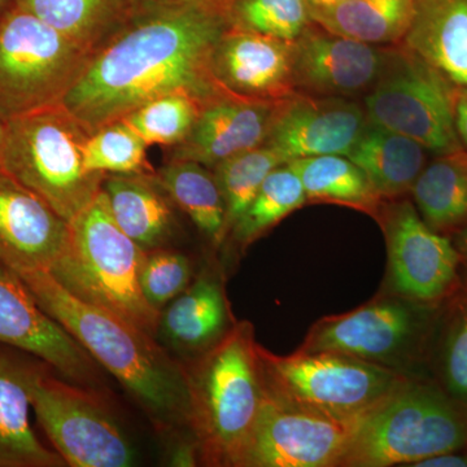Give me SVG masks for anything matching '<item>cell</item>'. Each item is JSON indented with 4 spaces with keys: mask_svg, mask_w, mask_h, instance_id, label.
Segmentation results:
<instances>
[{
    "mask_svg": "<svg viewBox=\"0 0 467 467\" xmlns=\"http://www.w3.org/2000/svg\"><path fill=\"white\" fill-rule=\"evenodd\" d=\"M88 135L61 103L9 119L0 169L70 223L99 195L107 175L85 167Z\"/></svg>",
    "mask_w": 467,
    "mask_h": 467,
    "instance_id": "obj_4",
    "label": "cell"
},
{
    "mask_svg": "<svg viewBox=\"0 0 467 467\" xmlns=\"http://www.w3.org/2000/svg\"><path fill=\"white\" fill-rule=\"evenodd\" d=\"M259 352L264 389L269 400L285 408L334 417L371 413L407 382L408 374L335 352L275 355Z\"/></svg>",
    "mask_w": 467,
    "mask_h": 467,
    "instance_id": "obj_7",
    "label": "cell"
},
{
    "mask_svg": "<svg viewBox=\"0 0 467 467\" xmlns=\"http://www.w3.org/2000/svg\"><path fill=\"white\" fill-rule=\"evenodd\" d=\"M196 275L189 254L173 247L144 252L140 267V285L144 299L161 312L182 294Z\"/></svg>",
    "mask_w": 467,
    "mask_h": 467,
    "instance_id": "obj_36",
    "label": "cell"
},
{
    "mask_svg": "<svg viewBox=\"0 0 467 467\" xmlns=\"http://www.w3.org/2000/svg\"><path fill=\"white\" fill-rule=\"evenodd\" d=\"M306 204V192L299 175L285 162L267 175L225 243L233 244L236 254H244L254 242Z\"/></svg>",
    "mask_w": 467,
    "mask_h": 467,
    "instance_id": "obj_31",
    "label": "cell"
},
{
    "mask_svg": "<svg viewBox=\"0 0 467 467\" xmlns=\"http://www.w3.org/2000/svg\"><path fill=\"white\" fill-rule=\"evenodd\" d=\"M230 29L294 42L312 26L306 0H225Z\"/></svg>",
    "mask_w": 467,
    "mask_h": 467,
    "instance_id": "obj_34",
    "label": "cell"
},
{
    "mask_svg": "<svg viewBox=\"0 0 467 467\" xmlns=\"http://www.w3.org/2000/svg\"><path fill=\"white\" fill-rule=\"evenodd\" d=\"M0 344L23 350L57 368L69 382L99 383V364L41 308L26 282L0 264Z\"/></svg>",
    "mask_w": 467,
    "mask_h": 467,
    "instance_id": "obj_14",
    "label": "cell"
},
{
    "mask_svg": "<svg viewBox=\"0 0 467 467\" xmlns=\"http://www.w3.org/2000/svg\"><path fill=\"white\" fill-rule=\"evenodd\" d=\"M259 343L251 322L184 365L192 398V434L202 465L239 467L265 401Z\"/></svg>",
    "mask_w": 467,
    "mask_h": 467,
    "instance_id": "obj_3",
    "label": "cell"
},
{
    "mask_svg": "<svg viewBox=\"0 0 467 467\" xmlns=\"http://www.w3.org/2000/svg\"><path fill=\"white\" fill-rule=\"evenodd\" d=\"M453 241L454 247L459 251L461 257V264H462L463 269L467 272V226L465 229L461 230L456 235L451 238Z\"/></svg>",
    "mask_w": 467,
    "mask_h": 467,
    "instance_id": "obj_41",
    "label": "cell"
},
{
    "mask_svg": "<svg viewBox=\"0 0 467 467\" xmlns=\"http://www.w3.org/2000/svg\"><path fill=\"white\" fill-rule=\"evenodd\" d=\"M282 164L285 161L275 150L260 146L233 156L212 169L225 204L226 238L254 201L267 175Z\"/></svg>",
    "mask_w": 467,
    "mask_h": 467,
    "instance_id": "obj_32",
    "label": "cell"
},
{
    "mask_svg": "<svg viewBox=\"0 0 467 467\" xmlns=\"http://www.w3.org/2000/svg\"><path fill=\"white\" fill-rule=\"evenodd\" d=\"M229 29L225 0H183L134 15L92 55L61 104L92 133L171 92L207 103L225 92L212 57Z\"/></svg>",
    "mask_w": 467,
    "mask_h": 467,
    "instance_id": "obj_1",
    "label": "cell"
},
{
    "mask_svg": "<svg viewBox=\"0 0 467 467\" xmlns=\"http://www.w3.org/2000/svg\"><path fill=\"white\" fill-rule=\"evenodd\" d=\"M376 221L389 251L384 290L420 306L439 308L462 275L460 254L451 238L427 225L408 198L384 201Z\"/></svg>",
    "mask_w": 467,
    "mask_h": 467,
    "instance_id": "obj_12",
    "label": "cell"
},
{
    "mask_svg": "<svg viewBox=\"0 0 467 467\" xmlns=\"http://www.w3.org/2000/svg\"><path fill=\"white\" fill-rule=\"evenodd\" d=\"M456 128L461 143L467 150V88L457 91Z\"/></svg>",
    "mask_w": 467,
    "mask_h": 467,
    "instance_id": "obj_39",
    "label": "cell"
},
{
    "mask_svg": "<svg viewBox=\"0 0 467 467\" xmlns=\"http://www.w3.org/2000/svg\"><path fill=\"white\" fill-rule=\"evenodd\" d=\"M101 192L117 225L144 252L173 245L178 208L158 174H107Z\"/></svg>",
    "mask_w": 467,
    "mask_h": 467,
    "instance_id": "obj_21",
    "label": "cell"
},
{
    "mask_svg": "<svg viewBox=\"0 0 467 467\" xmlns=\"http://www.w3.org/2000/svg\"><path fill=\"white\" fill-rule=\"evenodd\" d=\"M69 244V223L0 169V264L18 275L50 273Z\"/></svg>",
    "mask_w": 467,
    "mask_h": 467,
    "instance_id": "obj_17",
    "label": "cell"
},
{
    "mask_svg": "<svg viewBox=\"0 0 467 467\" xmlns=\"http://www.w3.org/2000/svg\"><path fill=\"white\" fill-rule=\"evenodd\" d=\"M427 155L429 150L417 140L368 121L348 158L361 168L384 202L410 195L429 161Z\"/></svg>",
    "mask_w": 467,
    "mask_h": 467,
    "instance_id": "obj_24",
    "label": "cell"
},
{
    "mask_svg": "<svg viewBox=\"0 0 467 467\" xmlns=\"http://www.w3.org/2000/svg\"><path fill=\"white\" fill-rule=\"evenodd\" d=\"M401 43L451 84L467 88V0H416V14Z\"/></svg>",
    "mask_w": 467,
    "mask_h": 467,
    "instance_id": "obj_23",
    "label": "cell"
},
{
    "mask_svg": "<svg viewBox=\"0 0 467 467\" xmlns=\"http://www.w3.org/2000/svg\"><path fill=\"white\" fill-rule=\"evenodd\" d=\"M436 315L383 288L358 308L319 319L297 350L342 353L411 376L429 356Z\"/></svg>",
    "mask_w": 467,
    "mask_h": 467,
    "instance_id": "obj_9",
    "label": "cell"
},
{
    "mask_svg": "<svg viewBox=\"0 0 467 467\" xmlns=\"http://www.w3.org/2000/svg\"><path fill=\"white\" fill-rule=\"evenodd\" d=\"M18 276L41 308L125 387L159 431L192 432L186 368L155 337L70 294L48 272Z\"/></svg>",
    "mask_w": 467,
    "mask_h": 467,
    "instance_id": "obj_2",
    "label": "cell"
},
{
    "mask_svg": "<svg viewBox=\"0 0 467 467\" xmlns=\"http://www.w3.org/2000/svg\"><path fill=\"white\" fill-rule=\"evenodd\" d=\"M411 199L434 232L453 238L467 226V150L438 153L427 161Z\"/></svg>",
    "mask_w": 467,
    "mask_h": 467,
    "instance_id": "obj_25",
    "label": "cell"
},
{
    "mask_svg": "<svg viewBox=\"0 0 467 467\" xmlns=\"http://www.w3.org/2000/svg\"><path fill=\"white\" fill-rule=\"evenodd\" d=\"M91 57L41 18L9 7L0 15V119L63 103Z\"/></svg>",
    "mask_w": 467,
    "mask_h": 467,
    "instance_id": "obj_8",
    "label": "cell"
},
{
    "mask_svg": "<svg viewBox=\"0 0 467 467\" xmlns=\"http://www.w3.org/2000/svg\"><path fill=\"white\" fill-rule=\"evenodd\" d=\"M202 107V101L192 95L171 92L147 101L122 119L149 146L160 144L171 149L186 140Z\"/></svg>",
    "mask_w": 467,
    "mask_h": 467,
    "instance_id": "obj_33",
    "label": "cell"
},
{
    "mask_svg": "<svg viewBox=\"0 0 467 467\" xmlns=\"http://www.w3.org/2000/svg\"><path fill=\"white\" fill-rule=\"evenodd\" d=\"M169 465L175 467H192L201 462L199 448L195 438L178 439L169 451Z\"/></svg>",
    "mask_w": 467,
    "mask_h": 467,
    "instance_id": "obj_37",
    "label": "cell"
},
{
    "mask_svg": "<svg viewBox=\"0 0 467 467\" xmlns=\"http://www.w3.org/2000/svg\"><path fill=\"white\" fill-rule=\"evenodd\" d=\"M299 175L306 204H337L377 217L382 199L374 192L367 175L346 155H322L291 160Z\"/></svg>",
    "mask_w": 467,
    "mask_h": 467,
    "instance_id": "obj_29",
    "label": "cell"
},
{
    "mask_svg": "<svg viewBox=\"0 0 467 467\" xmlns=\"http://www.w3.org/2000/svg\"><path fill=\"white\" fill-rule=\"evenodd\" d=\"M212 75L223 91L243 99L278 103L296 94L292 42L229 29L212 57Z\"/></svg>",
    "mask_w": 467,
    "mask_h": 467,
    "instance_id": "obj_19",
    "label": "cell"
},
{
    "mask_svg": "<svg viewBox=\"0 0 467 467\" xmlns=\"http://www.w3.org/2000/svg\"><path fill=\"white\" fill-rule=\"evenodd\" d=\"M180 2H183V0H128L133 16L134 15L146 14V12L155 11V9L177 5Z\"/></svg>",
    "mask_w": 467,
    "mask_h": 467,
    "instance_id": "obj_40",
    "label": "cell"
},
{
    "mask_svg": "<svg viewBox=\"0 0 467 467\" xmlns=\"http://www.w3.org/2000/svg\"><path fill=\"white\" fill-rule=\"evenodd\" d=\"M69 226V248L50 275L79 299L155 337L160 312L150 306L140 285L144 251L117 225L103 192Z\"/></svg>",
    "mask_w": 467,
    "mask_h": 467,
    "instance_id": "obj_6",
    "label": "cell"
},
{
    "mask_svg": "<svg viewBox=\"0 0 467 467\" xmlns=\"http://www.w3.org/2000/svg\"><path fill=\"white\" fill-rule=\"evenodd\" d=\"M147 147L124 119H115L88 135L85 143V167L103 174L156 173L147 158Z\"/></svg>",
    "mask_w": 467,
    "mask_h": 467,
    "instance_id": "obj_35",
    "label": "cell"
},
{
    "mask_svg": "<svg viewBox=\"0 0 467 467\" xmlns=\"http://www.w3.org/2000/svg\"><path fill=\"white\" fill-rule=\"evenodd\" d=\"M343 2H347V0H306L309 9L330 7V5H339Z\"/></svg>",
    "mask_w": 467,
    "mask_h": 467,
    "instance_id": "obj_42",
    "label": "cell"
},
{
    "mask_svg": "<svg viewBox=\"0 0 467 467\" xmlns=\"http://www.w3.org/2000/svg\"><path fill=\"white\" fill-rule=\"evenodd\" d=\"M368 414L326 416L265 396L239 467H339Z\"/></svg>",
    "mask_w": 467,
    "mask_h": 467,
    "instance_id": "obj_13",
    "label": "cell"
},
{
    "mask_svg": "<svg viewBox=\"0 0 467 467\" xmlns=\"http://www.w3.org/2000/svg\"><path fill=\"white\" fill-rule=\"evenodd\" d=\"M275 103L243 99L223 92L202 104L186 140L169 150L168 161L186 160L209 169L264 146Z\"/></svg>",
    "mask_w": 467,
    "mask_h": 467,
    "instance_id": "obj_20",
    "label": "cell"
},
{
    "mask_svg": "<svg viewBox=\"0 0 467 467\" xmlns=\"http://www.w3.org/2000/svg\"><path fill=\"white\" fill-rule=\"evenodd\" d=\"M39 364L0 350V467L67 466L30 425V389Z\"/></svg>",
    "mask_w": 467,
    "mask_h": 467,
    "instance_id": "obj_22",
    "label": "cell"
},
{
    "mask_svg": "<svg viewBox=\"0 0 467 467\" xmlns=\"http://www.w3.org/2000/svg\"><path fill=\"white\" fill-rule=\"evenodd\" d=\"M15 5L92 55L133 16L128 0H15Z\"/></svg>",
    "mask_w": 467,
    "mask_h": 467,
    "instance_id": "obj_27",
    "label": "cell"
},
{
    "mask_svg": "<svg viewBox=\"0 0 467 467\" xmlns=\"http://www.w3.org/2000/svg\"><path fill=\"white\" fill-rule=\"evenodd\" d=\"M41 362L32 380V409L67 466L130 467L137 451L90 387L60 380Z\"/></svg>",
    "mask_w": 467,
    "mask_h": 467,
    "instance_id": "obj_11",
    "label": "cell"
},
{
    "mask_svg": "<svg viewBox=\"0 0 467 467\" xmlns=\"http://www.w3.org/2000/svg\"><path fill=\"white\" fill-rule=\"evenodd\" d=\"M309 12L313 23L327 32L389 47L404 41L416 14V0H347Z\"/></svg>",
    "mask_w": 467,
    "mask_h": 467,
    "instance_id": "obj_26",
    "label": "cell"
},
{
    "mask_svg": "<svg viewBox=\"0 0 467 467\" xmlns=\"http://www.w3.org/2000/svg\"><path fill=\"white\" fill-rule=\"evenodd\" d=\"M15 5V0H0V15Z\"/></svg>",
    "mask_w": 467,
    "mask_h": 467,
    "instance_id": "obj_43",
    "label": "cell"
},
{
    "mask_svg": "<svg viewBox=\"0 0 467 467\" xmlns=\"http://www.w3.org/2000/svg\"><path fill=\"white\" fill-rule=\"evenodd\" d=\"M171 201L214 248L225 243V204L213 171L199 162L171 160L156 171Z\"/></svg>",
    "mask_w": 467,
    "mask_h": 467,
    "instance_id": "obj_28",
    "label": "cell"
},
{
    "mask_svg": "<svg viewBox=\"0 0 467 467\" xmlns=\"http://www.w3.org/2000/svg\"><path fill=\"white\" fill-rule=\"evenodd\" d=\"M409 467H467V451H447L435 454Z\"/></svg>",
    "mask_w": 467,
    "mask_h": 467,
    "instance_id": "obj_38",
    "label": "cell"
},
{
    "mask_svg": "<svg viewBox=\"0 0 467 467\" xmlns=\"http://www.w3.org/2000/svg\"><path fill=\"white\" fill-rule=\"evenodd\" d=\"M364 106L350 98L291 95L275 103L264 146L285 162L322 155H346L367 128Z\"/></svg>",
    "mask_w": 467,
    "mask_h": 467,
    "instance_id": "obj_15",
    "label": "cell"
},
{
    "mask_svg": "<svg viewBox=\"0 0 467 467\" xmlns=\"http://www.w3.org/2000/svg\"><path fill=\"white\" fill-rule=\"evenodd\" d=\"M5 122L0 119V153H2L3 140H5Z\"/></svg>",
    "mask_w": 467,
    "mask_h": 467,
    "instance_id": "obj_44",
    "label": "cell"
},
{
    "mask_svg": "<svg viewBox=\"0 0 467 467\" xmlns=\"http://www.w3.org/2000/svg\"><path fill=\"white\" fill-rule=\"evenodd\" d=\"M216 261L196 272L189 287L160 312L156 340L183 365L216 347L236 325Z\"/></svg>",
    "mask_w": 467,
    "mask_h": 467,
    "instance_id": "obj_18",
    "label": "cell"
},
{
    "mask_svg": "<svg viewBox=\"0 0 467 467\" xmlns=\"http://www.w3.org/2000/svg\"><path fill=\"white\" fill-rule=\"evenodd\" d=\"M457 91L407 46H389L382 72L365 94L368 121L417 140L429 152L462 147L456 128Z\"/></svg>",
    "mask_w": 467,
    "mask_h": 467,
    "instance_id": "obj_10",
    "label": "cell"
},
{
    "mask_svg": "<svg viewBox=\"0 0 467 467\" xmlns=\"http://www.w3.org/2000/svg\"><path fill=\"white\" fill-rule=\"evenodd\" d=\"M454 451H467V405L414 376L368 414L339 467L411 466Z\"/></svg>",
    "mask_w": 467,
    "mask_h": 467,
    "instance_id": "obj_5",
    "label": "cell"
},
{
    "mask_svg": "<svg viewBox=\"0 0 467 467\" xmlns=\"http://www.w3.org/2000/svg\"><path fill=\"white\" fill-rule=\"evenodd\" d=\"M435 382L451 398L467 405V272L438 308L429 356Z\"/></svg>",
    "mask_w": 467,
    "mask_h": 467,
    "instance_id": "obj_30",
    "label": "cell"
},
{
    "mask_svg": "<svg viewBox=\"0 0 467 467\" xmlns=\"http://www.w3.org/2000/svg\"><path fill=\"white\" fill-rule=\"evenodd\" d=\"M386 54L387 47L337 36L312 23L292 42L295 90L315 97L367 94L382 72Z\"/></svg>",
    "mask_w": 467,
    "mask_h": 467,
    "instance_id": "obj_16",
    "label": "cell"
}]
</instances>
